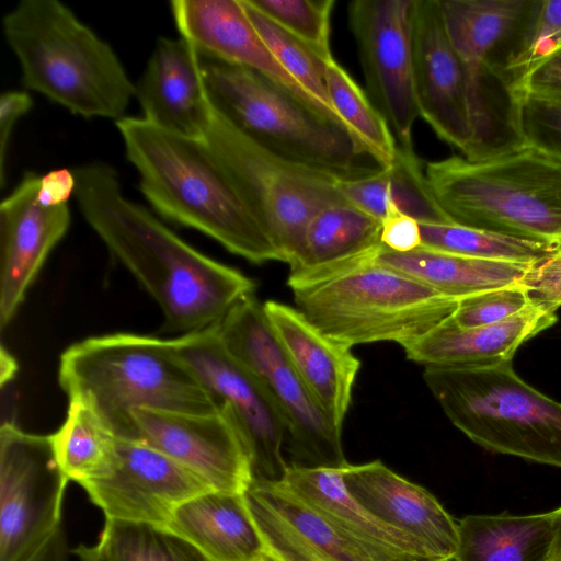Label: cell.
I'll use <instances>...</instances> for the list:
<instances>
[{
    "label": "cell",
    "instance_id": "13",
    "mask_svg": "<svg viewBox=\"0 0 561 561\" xmlns=\"http://www.w3.org/2000/svg\"><path fill=\"white\" fill-rule=\"evenodd\" d=\"M416 1L354 0L347 10L369 99L399 146H412L420 117L413 66Z\"/></svg>",
    "mask_w": 561,
    "mask_h": 561
},
{
    "label": "cell",
    "instance_id": "11",
    "mask_svg": "<svg viewBox=\"0 0 561 561\" xmlns=\"http://www.w3.org/2000/svg\"><path fill=\"white\" fill-rule=\"evenodd\" d=\"M173 341L216 411L239 433L253 479L283 480L288 468L283 456L286 426L262 382L226 347L216 324Z\"/></svg>",
    "mask_w": 561,
    "mask_h": 561
},
{
    "label": "cell",
    "instance_id": "28",
    "mask_svg": "<svg viewBox=\"0 0 561 561\" xmlns=\"http://www.w3.org/2000/svg\"><path fill=\"white\" fill-rule=\"evenodd\" d=\"M344 199L380 222L390 207L419 222H453L438 205L413 146H399L394 160L363 176L341 179Z\"/></svg>",
    "mask_w": 561,
    "mask_h": 561
},
{
    "label": "cell",
    "instance_id": "39",
    "mask_svg": "<svg viewBox=\"0 0 561 561\" xmlns=\"http://www.w3.org/2000/svg\"><path fill=\"white\" fill-rule=\"evenodd\" d=\"M530 302L520 284L490 289L461 298L450 319L461 328L493 324L514 316Z\"/></svg>",
    "mask_w": 561,
    "mask_h": 561
},
{
    "label": "cell",
    "instance_id": "5",
    "mask_svg": "<svg viewBox=\"0 0 561 561\" xmlns=\"http://www.w3.org/2000/svg\"><path fill=\"white\" fill-rule=\"evenodd\" d=\"M430 187L455 224L561 249V163L515 144L480 160L428 162Z\"/></svg>",
    "mask_w": 561,
    "mask_h": 561
},
{
    "label": "cell",
    "instance_id": "25",
    "mask_svg": "<svg viewBox=\"0 0 561 561\" xmlns=\"http://www.w3.org/2000/svg\"><path fill=\"white\" fill-rule=\"evenodd\" d=\"M556 322V310L530 302L514 316L488 325L461 328L449 317L402 348L408 359L425 367H489L512 362L522 344Z\"/></svg>",
    "mask_w": 561,
    "mask_h": 561
},
{
    "label": "cell",
    "instance_id": "36",
    "mask_svg": "<svg viewBox=\"0 0 561 561\" xmlns=\"http://www.w3.org/2000/svg\"><path fill=\"white\" fill-rule=\"evenodd\" d=\"M100 539L111 561H210L184 538L149 524L105 519Z\"/></svg>",
    "mask_w": 561,
    "mask_h": 561
},
{
    "label": "cell",
    "instance_id": "23",
    "mask_svg": "<svg viewBox=\"0 0 561 561\" xmlns=\"http://www.w3.org/2000/svg\"><path fill=\"white\" fill-rule=\"evenodd\" d=\"M149 123L185 137L203 139L210 112L202 56L183 38L159 37L136 83Z\"/></svg>",
    "mask_w": 561,
    "mask_h": 561
},
{
    "label": "cell",
    "instance_id": "48",
    "mask_svg": "<svg viewBox=\"0 0 561 561\" xmlns=\"http://www.w3.org/2000/svg\"><path fill=\"white\" fill-rule=\"evenodd\" d=\"M255 561H279L274 556L268 553L266 550L262 553L260 558H257Z\"/></svg>",
    "mask_w": 561,
    "mask_h": 561
},
{
    "label": "cell",
    "instance_id": "15",
    "mask_svg": "<svg viewBox=\"0 0 561 561\" xmlns=\"http://www.w3.org/2000/svg\"><path fill=\"white\" fill-rule=\"evenodd\" d=\"M413 66L420 117L465 158L478 160L467 76L447 36L438 0L416 1Z\"/></svg>",
    "mask_w": 561,
    "mask_h": 561
},
{
    "label": "cell",
    "instance_id": "38",
    "mask_svg": "<svg viewBox=\"0 0 561 561\" xmlns=\"http://www.w3.org/2000/svg\"><path fill=\"white\" fill-rule=\"evenodd\" d=\"M508 98L515 142L561 163V103L519 92L508 93Z\"/></svg>",
    "mask_w": 561,
    "mask_h": 561
},
{
    "label": "cell",
    "instance_id": "4",
    "mask_svg": "<svg viewBox=\"0 0 561 561\" xmlns=\"http://www.w3.org/2000/svg\"><path fill=\"white\" fill-rule=\"evenodd\" d=\"M58 381L90 403L119 438L136 439L138 409L217 412L174 341L134 333L92 336L60 356Z\"/></svg>",
    "mask_w": 561,
    "mask_h": 561
},
{
    "label": "cell",
    "instance_id": "31",
    "mask_svg": "<svg viewBox=\"0 0 561 561\" xmlns=\"http://www.w3.org/2000/svg\"><path fill=\"white\" fill-rule=\"evenodd\" d=\"M50 437L57 460L69 480L82 486L111 472L118 436L87 401L70 398L66 419Z\"/></svg>",
    "mask_w": 561,
    "mask_h": 561
},
{
    "label": "cell",
    "instance_id": "7",
    "mask_svg": "<svg viewBox=\"0 0 561 561\" xmlns=\"http://www.w3.org/2000/svg\"><path fill=\"white\" fill-rule=\"evenodd\" d=\"M291 291L312 324L351 347H403L448 319L460 300L376 260Z\"/></svg>",
    "mask_w": 561,
    "mask_h": 561
},
{
    "label": "cell",
    "instance_id": "20",
    "mask_svg": "<svg viewBox=\"0 0 561 561\" xmlns=\"http://www.w3.org/2000/svg\"><path fill=\"white\" fill-rule=\"evenodd\" d=\"M265 550L279 561H371L280 481L252 480L243 493Z\"/></svg>",
    "mask_w": 561,
    "mask_h": 561
},
{
    "label": "cell",
    "instance_id": "6",
    "mask_svg": "<svg viewBox=\"0 0 561 561\" xmlns=\"http://www.w3.org/2000/svg\"><path fill=\"white\" fill-rule=\"evenodd\" d=\"M423 378L449 421L477 445L561 468V402L523 380L512 362L426 366Z\"/></svg>",
    "mask_w": 561,
    "mask_h": 561
},
{
    "label": "cell",
    "instance_id": "41",
    "mask_svg": "<svg viewBox=\"0 0 561 561\" xmlns=\"http://www.w3.org/2000/svg\"><path fill=\"white\" fill-rule=\"evenodd\" d=\"M507 93H525L561 103V48L511 83Z\"/></svg>",
    "mask_w": 561,
    "mask_h": 561
},
{
    "label": "cell",
    "instance_id": "43",
    "mask_svg": "<svg viewBox=\"0 0 561 561\" xmlns=\"http://www.w3.org/2000/svg\"><path fill=\"white\" fill-rule=\"evenodd\" d=\"M33 106L31 95L22 90L7 91L0 96V185L5 184V159L12 129Z\"/></svg>",
    "mask_w": 561,
    "mask_h": 561
},
{
    "label": "cell",
    "instance_id": "3",
    "mask_svg": "<svg viewBox=\"0 0 561 561\" xmlns=\"http://www.w3.org/2000/svg\"><path fill=\"white\" fill-rule=\"evenodd\" d=\"M22 83L75 115L118 121L136 95L113 48L57 0H22L3 18Z\"/></svg>",
    "mask_w": 561,
    "mask_h": 561
},
{
    "label": "cell",
    "instance_id": "34",
    "mask_svg": "<svg viewBox=\"0 0 561 561\" xmlns=\"http://www.w3.org/2000/svg\"><path fill=\"white\" fill-rule=\"evenodd\" d=\"M561 48V0H530L494 71L506 88L528 69Z\"/></svg>",
    "mask_w": 561,
    "mask_h": 561
},
{
    "label": "cell",
    "instance_id": "40",
    "mask_svg": "<svg viewBox=\"0 0 561 561\" xmlns=\"http://www.w3.org/2000/svg\"><path fill=\"white\" fill-rule=\"evenodd\" d=\"M520 285L533 304L557 311L561 307V249L534 263Z\"/></svg>",
    "mask_w": 561,
    "mask_h": 561
},
{
    "label": "cell",
    "instance_id": "14",
    "mask_svg": "<svg viewBox=\"0 0 561 561\" xmlns=\"http://www.w3.org/2000/svg\"><path fill=\"white\" fill-rule=\"evenodd\" d=\"M82 488L105 519L163 528L181 504L213 490L165 454L141 440L119 437L111 472Z\"/></svg>",
    "mask_w": 561,
    "mask_h": 561
},
{
    "label": "cell",
    "instance_id": "42",
    "mask_svg": "<svg viewBox=\"0 0 561 561\" xmlns=\"http://www.w3.org/2000/svg\"><path fill=\"white\" fill-rule=\"evenodd\" d=\"M381 243L385 249L393 252H410L422 245L420 222L390 207L381 221Z\"/></svg>",
    "mask_w": 561,
    "mask_h": 561
},
{
    "label": "cell",
    "instance_id": "8",
    "mask_svg": "<svg viewBox=\"0 0 561 561\" xmlns=\"http://www.w3.org/2000/svg\"><path fill=\"white\" fill-rule=\"evenodd\" d=\"M203 62L214 106L262 147L339 179L379 169L362 163L366 154L344 128L266 77L213 59Z\"/></svg>",
    "mask_w": 561,
    "mask_h": 561
},
{
    "label": "cell",
    "instance_id": "24",
    "mask_svg": "<svg viewBox=\"0 0 561 561\" xmlns=\"http://www.w3.org/2000/svg\"><path fill=\"white\" fill-rule=\"evenodd\" d=\"M282 481L371 561H439L422 542L379 519L354 499L344 485L343 468L288 465Z\"/></svg>",
    "mask_w": 561,
    "mask_h": 561
},
{
    "label": "cell",
    "instance_id": "44",
    "mask_svg": "<svg viewBox=\"0 0 561 561\" xmlns=\"http://www.w3.org/2000/svg\"><path fill=\"white\" fill-rule=\"evenodd\" d=\"M67 538L60 526L26 561H67Z\"/></svg>",
    "mask_w": 561,
    "mask_h": 561
},
{
    "label": "cell",
    "instance_id": "22",
    "mask_svg": "<svg viewBox=\"0 0 561 561\" xmlns=\"http://www.w3.org/2000/svg\"><path fill=\"white\" fill-rule=\"evenodd\" d=\"M348 493L379 519L415 538L439 561H454L458 523L426 489L379 460L343 468Z\"/></svg>",
    "mask_w": 561,
    "mask_h": 561
},
{
    "label": "cell",
    "instance_id": "33",
    "mask_svg": "<svg viewBox=\"0 0 561 561\" xmlns=\"http://www.w3.org/2000/svg\"><path fill=\"white\" fill-rule=\"evenodd\" d=\"M420 228L421 247L457 255L534 264L553 251L538 242L455 222H420Z\"/></svg>",
    "mask_w": 561,
    "mask_h": 561
},
{
    "label": "cell",
    "instance_id": "17",
    "mask_svg": "<svg viewBox=\"0 0 561 561\" xmlns=\"http://www.w3.org/2000/svg\"><path fill=\"white\" fill-rule=\"evenodd\" d=\"M41 176L27 171L0 205V328L3 331L48 254L66 234L68 203L39 195Z\"/></svg>",
    "mask_w": 561,
    "mask_h": 561
},
{
    "label": "cell",
    "instance_id": "1",
    "mask_svg": "<svg viewBox=\"0 0 561 561\" xmlns=\"http://www.w3.org/2000/svg\"><path fill=\"white\" fill-rule=\"evenodd\" d=\"M72 171L83 218L159 305L161 332L184 335L209 328L253 295V279L197 251L128 199L115 169L93 162Z\"/></svg>",
    "mask_w": 561,
    "mask_h": 561
},
{
    "label": "cell",
    "instance_id": "16",
    "mask_svg": "<svg viewBox=\"0 0 561 561\" xmlns=\"http://www.w3.org/2000/svg\"><path fill=\"white\" fill-rule=\"evenodd\" d=\"M131 416L136 439L187 467L213 490L244 493L253 480L249 453L232 423L219 412L138 409Z\"/></svg>",
    "mask_w": 561,
    "mask_h": 561
},
{
    "label": "cell",
    "instance_id": "47",
    "mask_svg": "<svg viewBox=\"0 0 561 561\" xmlns=\"http://www.w3.org/2000/svg\"><path fill=\"white\" fill-rule=\"evenodd\" d=\"M551 561H561V507L554 510V539Z\"/></svg>",
    "mask_w": 561,
    "mask_h": 561
},
{
    "label": "cell",
    "instance_id": "12",
    "mask_svg": "<svg viewBox=\"0 0 561 561\" xmlns=\"http://www.w3.org/2000/svg\"><path fill=\"white\" fill-rule=\"evenodd\" d=\"M68 477L50 435L0 428V561H26L61 526Z\"/></svg>",
    "mask_w": 561,
    "mask_h": 561
},
{
    "label": "cell",
    "instance_id": "19",
    "mask_svg": "<svg viewBox=\"0 0 561 561\" xmlns=\"http://www.w3.org/2000/svg\"><path fill=\"white\" fill-rule=\"evenodd\" d=\"M170 8L180 37L203 58L259 72L327 117L317 101L274 57L241 0H173Z\"/></svg>",
    "mask_w": 561,
    "mask_h": 561
},
{
    "label": "cell",
    "instance_id": "21",
    "mask_svg": "<svg viewBox=\"0 0 561 561\" xmlns=\"http://www.w3.org/2000/svg\"><path fill=\"white\" fill-rule=\"evenodd\" d=\"M288 359L333 426L342 432L360 360L352 347L320 331L296 307L263 302Z\"/></svg>",
    "mask_w": 561,
    "mask_h": 561
},
{
    "label": "cell",
    "instance_id": "45",
    "mask_svg": "<svg viewBox=\"0 0 561 561\" xmlns=\"http://www.w3.org/2000/svg\"><path fill=\"white\" fill-rule=\"evenodd\" d=\"M72 552L80 561H111L105 545L101 539L93 546L80 545Z\"/></svg>",
    "mask_w": 561,
    "mask_h": 561
},
{
    "label": "cell",
    "instance_id": "46",
    "mask_svg": "<svg viewBox=\"0 0 561 561\" xmlns=\"http://www.w3.org/2000/svg\"><path fill=\"white\" fill-rule=\"evenodd\" d=\"M18 370V364L12 355L2 345L0 351V385L9 382Z\"/></svg>",
    "mask_w": 561,
    "mask_h": 561
},
{
    "label": "cell",
    "instance_id": "35",
    "mask_svg": "<svg viewBox=\"0 0 561 561\" xmlns=\"http://www.w3.org/2000/svg\"><path fill=\"white\" fill-rule=\"evenodd\" d=\"M241 2L249 19L274 57L317 101L325 116L346 130L328 95L324 79L325 59H322L308 46L260 12L249 0H241Z\"/></svg>",
    "mask_w": 561,
    "mask_h": 561
},
{
    "label": "cell",
    "instance_id": "30",
    "mask_svg": "<svg viewBox=\"0 0 561 561\" xmlns=\"http://www.w3.org/2000/svg\"><path fill=\"white\" fill-rule=\"evenodd\" d=\"M376 261L459 299L519 285L533 265L457 255L424 247L410 252L383 248Z\"/></svg>",
    "mask_w": 561,
    "mask_h": 561
},
{
    "label": "cell",
    "instance_id": "2",
    "mask_svg": "<svg viewBox=\"0 0 561 561\" xmlns=\"http://www.w3.org/2000/svg\"><path fill=\"white\" fill-rule=\"evenodd\" d=\"M115 125L142 195L161 216L252 263L280 261L203 139L168 131L142 117L124 116Z\"/></svg>",
    "mask_w": 561,
    "mask_h": 561
},
{
    "label": "cell",
    "instance_id": "29",
    "mask_svg": "<svg viewBox=\"0 0 561 561\" xmlns=\"http://www.w3.org/2000/svg\"><path fill=\"white\" fill-rule=\"evenodd\" d=\"M554 511L468 515L458 522L454 561H551Z\"/></svg>",
    "mask_w": 561,
    "mask_h": 561
},
{
    "label": "cell",
    "instance_id": "9",
    "mask_svg": "<svg viewBox=\"0 0 561 561\" xmlns=\"http://www.w3.org/2000/svg\"><path fill=\"white\" fill-rule=\"evenodd\" d=\"M203 140L272 240L280 261L288 265L300 253L313 216L346 202L339 190L341 179L273 153L243 134L214 104Z\"/></svg>",
    "mask_w": 561,
    "mask_h": 561
},
{
    "label": "cell",
    "instance_id": "32",
    "mask_svg": "<svg viewBox=\"0 0 561 561\" xmlns=\"http://www.w3.org/2000/svg\"><path fill=\"white\" fill-rule=\"evenodd\" d=\"M324 79L331 104L356 145L378 167L389 165L398 142L369 96L333 56L324 60Z\"/></svg>",
    "mask_w": 561,
    "mask_h": 561
},
{
    "label": "cell",
    "instance_id": "18",
    "mask_svg": "<svg viewBox=\"0 0 561 561\" xmlns=\"http://www.w3.org/2000/svg\"><path fill=\"white\" fill-rule=\"evenodd\" d=\"M530 0H438L447 36L467 76L479 158L497 151L483 77L492 56L507 45Z\"/></svg>",
    "mask_w": 561,
    "mask_h": 561
},
{
    "label": "cell",
    "instance_id": "37",
    "mask_svg": "<svg viewBox=\"0 0 561 561\" xmlns=\"http://www.w3.org/2000/svg\"><path fill=\"white\" fill-rule=\"evenodd\" d=\"M260 12L322 59L332 56L330 23L334 0H249Z\"/></svg>",
    "mask_w": 561,
    "mask_h": 561
},
{
    "label": "cell",
    "instance_id": "27",
    "mask_svg": "<svg viewBox=\"0 0 561 561\" xmlns=\"http://www.w3.org/2000/svg\"><path fill=\"white\" fill-rule=\"evenodd\" d=\"M165 528L210 561H255L265 551L243 493H201L181 504Z\"/></svg>",
    "mask_w": 561,
    "mask_h": 561
},
{
    "label": "cell",
    "instance_id": "10",
    "mask_svg": "<svg viewBox=\"0 0 561 561\" xmlns=\"http://www.w3.org/2000/svg\"><path fill=\"white\" fill-rule=\"evenodd\" d=\"M226 347L262 382L285 426L289 466L342 469L348 465L342 432L321 410L279 345L254 295L237 302L216 323Z\"/></svg>",
    "mask_w": 561,
    "mask_h": 561
},
{
    "label": "cell",
    "instance_id": "26",
    "mask_svg": "<svg viewBox=\"0 0 561 561\" xmlns=\"http://www.w3.org/2000/svg\"><path fill=\"white\" fill-rule=\"evenodd\" d=\"M381 222L347 202L317 213L297 259L289 264L290 289L314 284L375 261L383 249Z\"/></svg>",
    "mask_w": 561,
    "mask_h": 561
}]
</instances>
